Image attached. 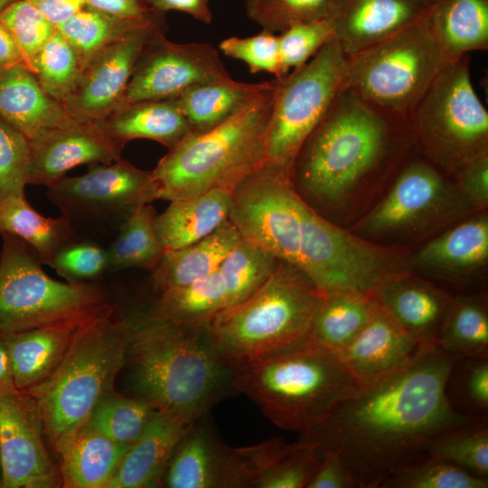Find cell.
Masks as SVG:
<instances>
[{
  "instance_id": "cell-42",
  "label": "cell",
  "mask_w": 488,
  "mask_h": 488,
  "mask_svg": "<svg viewBox=\"0 0 488 488\" xmlns=\"http://www.w3.org/2000/svg\"><path fill=\"white\" fill-rule=\"evenodd\" d=\"M155 412L145 400L112 390L98 401L87 420L113 441L130 446L142 435Z\"/></svg>"
},
{
  "instance_id": "cell-35",
  "label": "cell",
  "mask_w": 488,
  "mask_h": 488,
  "mask_svg": "<svg viewBox=\"0 0 488 488\" xmlns=\"http://www.w3.org/2000/svg\"><path fill=\"white\" fill-rule=\"evenodd\" d=\"M14 235L29 244L42 264L68 244L81 239L69 217H44L27 202L25 195L11 196L0 202V234Z\"/></svg>"
},
{
  "instance_id": "cell-11",
  "label": "cell",
  "mask_w": 488,
  "mask_h": 488,
  "mask_svg": "<svg viewBox=\"0 0 488 488\" xmlns=\"http://www.w3.org/2000/svg\"><path fill=\"white\" fill-rule=\"evenodd\" d=\"M346 55L335 39L276 80L264 160L288 170L305 138L343 89Z\"/></svg>"
},
{
  "instance_id": "cell-54",
  "label": "cell",
  "mask_w": 488,
  "mask_h": 488,
  "mask_svg": "<svg viewBox=\"0 0 488 488\" xmlns=\"http://www.w3.org/2000/svg\"><path fill=\"white\" fill-rule=\"evenodd\" d=\"M319 465L306 488H358L343 461L333 452L320 455Z\"/></svg>"
},
{
  "instance_id": "cell-3",
  "label": "cell",
  "mask_w": 488,
  "mask_h": 488,
  "mask_svg": "<svg viewBox=\"0 0 488 488\" xmlns=\"http://www.w3.org/2000/svg\"><path fill=\"white\" fill-rule=\"evenodd\" d=\"M122 318L136 397L157 411L190 425L234 390L235 367L217 349L207 322H176L153 309Z\"/></svg>"
},
{
  "instance_id": "cell-25",
  "label": "cell",
  "mask_w": 488,
  "mask_h": 488,
  "mask_svg": "<svg viewBox=\"0 0 488 488\" xmlns=\"http://www.w3.org/2000/svg\"><path fill=\"white\" fill-rule=\"evenodd\" d=\"M488 259V220L472 218L423 246L416 254L418 270L455 284L468 283Z\"/></svg>"
},
{
  "instance_id": "cell-23",
  "label": "cell",
  "mask_w": 488,
  "mask_h": 488,
  "mask_svg": "<svg viewBox=\"0 0 488 488\" xmlns=\"http://www.w3.org/2000/svg\"><path fill=\"white\" fill-rule=\"evenodd\" d=\"M378 305L419 344L437 347L441 324L453 298L446 291L405 271L393 274L372 292Z\"/></svg>"
},
{
  "instance_id": "cell-62",
  "label": "cell",
  "mask_w": 488,
  "mask_h": 488,
  "mask_svg": "<svg viewBox=\"0 0 488 488\" xmlns=\"http://www.w3.org/2000/svg\"><path fill=\"white\" fill-rule=\"evenodd\" d=\"M0 488H2V468H1V460H0Z\"/></svg>"
},
{
  "instance_id": "cell-20",
  "label": "cell",
  "mask_w": 488,
  "mask_h": 488,
  "mask_svg": "<svg viewBox=\"0 0 488 488\" xmlns=\"http://www.w3.org/2000/svg\"><path fill=\"white\" fill-rule=\"evenodd\" d=\"M28 184L50 186L75 166L110 163L123 148L98 121L75 120L29 140Z\"/></svg>"
},
{
  "instance_id": "cell-17",
  "label": "cell",
  "mask_w": 488,
  "mask_h": 488,
  "mask_svg": "<svg viewBox=\"0 0 488 488\" xmlns=\"http://www.w3.org/2000/svg\"><path fill=\"white\" fill-rule=\"evenodd\" d=\"M48 446L36 399L17 389L0 391L2 488L61 487Z\"/></svg>"
},
{
  "instance_id": "cell-34",
  "label": "cell",
  "mask_w": 488,
  "mask_h": 488,
  "mask_svg": "<svg viewBox=\"0 0 488 488\" xmlns=\"http://www.w3.org/2000/svg\"><path fill=\"white\" fill-rule=\"evenodd\" d=\"M376 307L372 294L340 289L324 293L314 312L309 341L337 352L361 333Z\"/></svg>"
},
{
  "instance_id": "cell-60",
  "label": "cell",
  "mask_w": 488,
  "mask_h": 488,
  "mask_svg": "<svg viewBox=\"0 0 488 488\" xmlns=\"http://www.w3.org/2000/svg\"><path fill=\"white\" fill-rule=\"evenodd\" d=\"M14 0H0V11L5 6L7 5L8 4H10L11 2H13Z\"/></svg>"
},
{
  "instance_id": "cell-43",
  "label": "cell",
  "mask_w": 488,
  "mask_h": 488,
  "mask_svg": "<svg viewBox=\"0 0 488 488\" xmlns=\"http://www.w3.org/2000/svg\"><path fill=\"white\" fill-rule=\"evenodd\" d=\"M488 478L475 476L427 452L395 470L380 488H487Z\"/></svg>"
},
{
  "instance_id": "cell-29",
  "label": "cell",
  "mask_w": 488,
  "mask_h": 488,
  "mask_svg": "<svg viewBox=\"0 0 488 488\" xmlns=\"http://www.w3.org/2000/svg\"><path fill=\"white\" fill-rule=\"evenodd\" d=\"M231 192L212 188L170 202L156 214L154 229L164 250L177 249L208 236L229 218Z\"/></svg>"
},
{
  "instance_id": "cell-2",
  "label": "cell",
  "mask_w": 488,
  "mask_h": 488,
  "mask_svg": "<svg viewBox=\"0 0 488 488\" xmlns=\"http://www.w3.org/2000/svg\"><path fill=\"white\" fill-rule=\"evenodd\" d=\"M415 147L408 117L342 89L298 150L291 180L319 203L341 205L392 177Z\"/></svg>"
},
{
  "instance_id": "cell-59",
  "label": "cell",
  "mask_w": 488,
  "mask_h": 488,
  "mask_svg": "<svg viewBox=\"0 0 488 488\" xmlns=\"http://www.w3.org/2000/svg\"><path fill=\"white\" fill-rule=\"evenodd\" d=\"M16 389L14 382L11 359L3 335H0V391Z\"/></svg>"
},
{
  "instance_id": "cell-1",
  "label": "cell",
  "mask_w": 488,
  "mask_h": 488,
  "mask_svg": "<svg viewBox=\"0 0 488 488\" xmlns=\"http://www.w3.org/2000/svg\"><path fill=\"white\" fill-rule=\"evenodd\" d=\"M459 358L420 348L408 365L361 389L301 439L314 444L319 455H338L358 488H380L436 435L474 418L456 411L446 395Z\"/></svg>"
},
{
  "instance_id": "cell-27",
  "label": "cell",
  "mask_w": 488,
  "mask_h": 488,
  "mask_svg": "<svg viewBox=\"0 0 488 488\" xmlns=\"http://www.w3.org/2000/svg\"><path fill=\"white\" fill-rule=\"evenodd\" d=\"M188 426L156 410L142 435L127 448L107 488L164 486L172 454Z\"/></svg>"
},
{
  "instance_id": "cell-6",
  "label": "cell",
  "mask_w": 488,
  "mask_h": 488,
  "mask_svg": "<svg viewBox=\"0 0 488 488\" xmlns=\"http://www.w3.org/2000/svg\"><path fill=\"white\" fill-rule=\"evenodd\" d=\"M322 296L297 266L278 260L258 289L206 324L221 354L235 367L307 343Z\"/></svg>"
},
{
  "instance_id": "cell-14",
  "label": "cell",
  "mask_w": 488,
  "mask_h": 488,
  "mask_svg": "<svg viewBox=\"0 0 488 488\" xmlns=\"http://www.w3.org/2000/svg\"><path fill=\"white\" fill-rule=\"evenodd\" d=\"M394 177L389 193L358 226L361 236L386 240L412 238L448 218L458 207V189L416 147Z\"/></svg>"
},
{
  "instance_id": "cell-24",
  "label": "cell",
  "mask_w": 488,
  "mask_h": 488,
  "mask_svg": "<svg viewBox=\"0 0 488 488\" xmlns=\"http://www.w3.org/2000/svg\"><path fill=\"white\" fill-rule=\"evenodd\" d=\"M129 446L117 443L86 419L51 446L65 488H107Z\"/></svg>"
},
{
  "instance_id": "cell-46",
  "label": "cell",
  "mask_w": 488,
  "mask_h": 488,
  "mask_svg": "<svg viewBox=\"0 0 488 488\" xmlns=\"http://www.w3.org/2000/svg\"><path fill=\"white\" fill-rule=\"evenodd\" d=\"M450 405L469 418L488 414V354L460 357L446 382Z\"/></svg>"
},
{
  "instance_id": "cell-56",
  "label": "cell",
  "mask_w": 488,
  "mask_h": 488,
  "mask_svg": "<svg viewBox=\"0 0 488 488\" xmlns=\"http://www.w3.org/2000/svg\"><path fill=\"white\" fill-rule=\"evenodd\" d=\"M86 6L121 17H143L152 11L145 0H85Z\"/></svg>"
},
{
  "instance_id": "cell-28",
  "label": "cell",
  "mask_w": 488,
  "mask_h": 488,
  "mask_svg": "<svg viewBox=\"0 0 488 488\" xmlns=\"http://www.w3.org/2000/svg\"><path fill=\"white\" fill-rule=\"evenodd\" d=\"M97 121L122 148L145 138L170 150L193 133L174 99L124 104Z\"/></svg>"
},
{
  "instance_id": "cell-16",
  "label": "cell",
  "mask_w": 488,
  "mask_h": 488,
  "mask_svg": "<svg viewBox=\"0 0 488 488\" xmlns=\"http://www.w3.org/2000/svg\"><path fill=\"white\" fill-rule=\"evenodd\" d=\"M231 79L212 44L175 43L162 32L141 52L119 106L174 99L196 85Z\"/></svg>"
},
{
  "instance_id": "cell-19",
  "label": "cell",
  "mask_w": 488,
  "mask_h": 488,
  "mask_svg": "<svg viewBox=\"0 0 488 488\" xmlns=\"http://www.w3.org/2000/svg\"><path fill=\"white\" fill-rule=\"evenodd\" d=\"M207 416L193 421L183 432L170 458L164 486L253 488V470L241 447L225 444Z\"/></svg>"
},
{
  "instance_id": "cell-39",
  "label": "cell",
  "mask_w": 488,
  "mask_h": 488,
  "mask_svg": "<svg viewBox=\"0 0 488 488\" xmlns=\"http://www.w3.org/2000/svg\"><path fill=\"white\" fill-rule=\"evenodd\" d=\"M155 216L154 206L145 203L120 225L117 237L107 249L108 271L126 268L154 271L164 252L154 229Z\"/></svg>"
},
{
  "instance_id": "cell-53",
  "label": "cell",
  "mask_w": 488,
  "mask_h": 488,
  "mask_svg": "<svg viewBox=\"0 0 488 488\" xmlns=\"http://www.w3.org/2000/svg\"><path fill=\"white\" fill-rule=\"evenodd\" d=\"M453 177L465 199L476 206L488 203V152L478 155Z\"/></svg>"
},
{
  "instance_id": "cell-12",
  "label": "cell",
  "mask_w": 488,
  "mask_h": 488,
  "mask_svg": "<svg viewBox=\"0 0 488 488\" xmlns=\"http://www.w3.org/2000/svg\"><path fill=\"white\" fill-rule=\"evenodd\" d=\"M302 203L290 170L264 160L232 190L228 219L242 239L298 267Z\"/></svg>"
},
{
  "instance_id": "cell-7",
  "label": "cell",
  "mask_w": 488,
  "mask_h": 488,
  "mask_svg": "<svg viewBox=\"0 0 488 488\" xmlns=\"http://www.w3.org/2000/svg\"><path fill=\"white\" fill-rule=\"evenodd\" d=\"M125 363L124 322L115 316L111 305L76 329L49 378L24 390L39 405L50 448L61 435L86 420L98 401L113 390Z\"/></svg>"
},
{
  "instance_id": "cell-31",
  "label": "cell",
  "mask_w": 488,
  "mask_h": 488,
  "mask_svg": "<svg viewBox=\"0 0 488 488\" xmlns=\"http://www.w3.org/2000/svg\"><path fill=\"white\" fill-rule=\"evenodd\" d=\"M82 324H59L3 335L15 388L24 391L49 378L61 361L76 329Z\"/></svg>"
},
{
  "instance_id": "cell-5",
  "label": "cell",
  "mask_w": 488,
  "mask_h": 488,
  "mask_svg": "<svg viewBox=\"0 0 488 488\" xmlns=\"http://www.w3.org/2000/svg\"><path fill=\"white\" fill-rule=\"evenodd\" d=\"M276 80L229 119L192 133L161 158L150 175L151 202L174 201L212 188L230 192L265 158V136Z\"/></svg>"
},
{
  "instance_id": "cell-26",
  "label": "cell",
  "mask_w": 488,
  "mask_h": 488,
  "mask_svg": "<svg viewBox=\"0 0 488 488\" xmlns=\"http://www.w3.org/2000/svg\"><path fill=\"white\" fill-rule=\"evenodd\" d=\"M0 117L28 140L76 120L23 63L1 71Z\"/></svg>"
},
{
  "instance_id": "cell-51",
  "label": "cell",
  "mask_w": 488,
  "mask_h": 488,
  "mask_svg": "<svg viewBox=\"0 0 488 488\" xmlns=\"http://www.w3.org/2000/svg\"><path fill=\"white\" fill-rule=\"evenodd\" d=\"M219 48L224 55L246 63L251 73L268 72L277 80L285 76L278 34L262 30L249 37L231 36L222 40Z\"/></svg>"
},
{
  "instance_id": "cell-9",
  "label": "cell",
  "mask_w": 488,
  "mask_h": 488,
  "mask_svg": "<svg viewBox=\"0 0 488 488\" xmlns=\"http://www.w3.org/2000/svg\"><path fill=\"white\" fill-rule=\"evenodd\" d=\"M470 64L467 54L446 65L409 115L416 149L448 176L488 152V112Z\"/></svg>"
},
{
  "instance_id": "cell-21",
  "label": "cell",
  "mask_w": 488,
  "mask_h": 488,
  "mask_svg": "<svg viewBox=\"0 0 488 488\" xmlns=\"http://www.w3.org/2000/svg\"><path fill=\"white\" fill-rule=\"evenodd\" d=\"M427 7L421 0H332L325 19L349 56L415 24Z\"/></svg>"
},
{
  "instance_id": "cell-4",
  "label": "cell",
  "mask_w": 488,
  "mask_h": 488,
  "mask_svg": "<svg viewBox=\"0 0 488 488\" xmlns=\"http://www.w3.org/2000/svg\"><path fill=\"white\" fill-rule=\"evenodd\" d=\"M233 388L278 427L301 436L360 390L337 356L310 341L235 366Z\"/></svg>"
},
{
  "instance_id": "cell-33",
  "label": "cell",
  "mask_w": 488,
  "mask_h": 488,
  "mask_svg": "<svg viewBox=\"0 0 488 488\" xmlns=\"http://www.w3.org/2000/svg\"><path fill=\"white\" fill-rule=\"evenodd\" d=\"M254 474L255 488H306L321 457L314 444L273 437L241 447Z\"/></svg>"
},
{
  "instance_id": "cell-30",
  "label": "cell",
  "mask_w": 488,
  "mask_h": 488,
  "mask_svg": "<svg viewBox=\"0 0 488 488\" xmlns=\"http://www.w3.org/2000/svg\"><path fill=\"white\" fill-rule=\"evenodd\" d=\"M424 18L447 64L488 49V0H436Z\"/></svg>"
},
{
  "instance_id": "cell-55",
  "label": "cell",
  "mask_w": 488,
  "mask_h": 488,
  "mask_svg": "<svg viewBox=\"0 0 488 488\" xmlns=\"http://www.w3.org/2000/svg\"><path fill=\"white\" fill-rule=\"evenodd\" d=\"M145 2L150 9L156 12L164 14L169 11L182 12L207 24L212 21L210 0H145Z\"/></svg>"
},
{
  "instance_id": "cell-44",
  "label": "cell",
  "mask_w": 488,
  "mask_h": 488,
  "mask_svg": "<svg viewBox=\"0 0 488 488\" xmlns=\"http://www.w3.org/2000/svg\"><path fill=\"white\" fill-rule=\"evenodd\" d=\"M28 68L42 89L62 104L76 87L84 63L72 45L57 31Z\"/></svg>"
},
{
  "instance_id": "cell-22",
  "label": "cell",
  "mask_w": 488,
  "mask_h": 488,
  "mask_svg": "<svg viewBox=\"0 0 488 488\" xmlns=\"http://www.w3.org/2000/svg\"><path fill=\"white\" fill-rule=\"evenodd\" d=\"M419 349L418 343L376 302L364 328L334 354L361 389L408 365Z\"/></svg>"
},
{
  "instance_id": "cell-15",
  "label": "cell",
  "mask_w": 488,
  "mask_h": 488,
  "mask_svg": "<svg viewBox=\"0 0 488 488\" xmlns=\"http://www.w3.org/2000/svg\"><path fill=\"white\" fill-rule=\"evenodd\" d=\"M150 175L120 158L89 164L82 175L64 176L48 186L46 195L72 223L121 225L139 206L151 203Z\"/></svg>"
},
{
  "instance_id": "cell-32",
  "label": "cell",
  "mask_w": 488,
  "mask_h": 488,
  "mask_svg": "<svg viewBox=\"0 0 488 488\" xmlns=\"http://www.w3.org/2000/svg\"><path fill=\"white\" fill-rule=\"evenodd\" d=\"M241 237L228 219L208 236L177 249L164 250L152 271L151 282L159 294L191 284L218 269Z\"/></svg>"
},
{
  "instance_id": "cell-57",
  "label": "cell",
  "mask_w": 488,
  "mask_h": 488,
  "mask_svg": "<svg viewBox=\"0 0 488 488\" xmlns=\"http://www.w3.org/2000/svg\"><path fill=\"white\" fill-rule=\"evenodd\" d=\"M55 26L86 6L85 0H26Z\"/></svg>"
},
{
  "instance_id": "cell-58",
  "label": "cell",
  "mask_w": 488,
  "mask_h": 488,
  "mask_svg": "<svg viewBox=\"0 0 488 488\" xmlns=\"http://www.w3.org/2000/svg\"><path fill=\"white\" fill-rule=\"evenodd\" d=\"M19 63L24 64L23 55L11 33L0 22V69Z\"/></svg>"
},
{
  "instance_id": "cell-36",
  "label": "cell",
  "mask_w": 488,
  "mask_h": 488,
  "mask_svg": "<svg viewBox=\"0 0 488 488\" xmlns=\"http://www.w3.org/2000/svg\"><path fill=\"white\" fill-rule=\"evenodd\" d=\"M269 81L247 83L233 79L192 87L174 98L193 133L223 123L266 89Z\"/></svg>"
},
{
  "instance_id": "cell-47",
  "label": "cell",
  "mask_w": 488,
  "mask_h": 488,
  "mask_svg": "<svg viewBox=\"0 0 488 488\" xmlns=\"http://www.w3.org/2000/svg\"><path fill=\"white\" fill-rule=\"evenodd\" d=\"M332 0H245L247 16L262 30L279 34L291 25L325 19Z\"/></svg>"
},
{
  "instance_id": "cell-37",
  "label": "cell",
  "mask_w": 488,
  "mask_h": 488,
  "mask_svg": "<svg viewBox=\"0 0 488 488\" xmlns=\"http://www.w3.org/2000/svg\"><path fill=\"white\" fill-rule=\"evenodd\" d=\"M436 346L460 357L488 354V309L483 293L453 296Z\"/></svg>"
},
{
  "instance_id": "cell-49",
  "label": "cell",
  "mask_w": 488,
  "mask_h": 488,
  "mask_svg": "<svg viewBox=\"0 0 488 488\" xmlns=\"http://www.w3.org/2000/svg\"><path fill=\"white\" fill-rule=\"evenodd\" d=\"M29 164V140L0 117V202L25 195Z\"/></svg>"
},
{
  "instance_id": "cell-10",
  "label": "cell",
  "mask_w": 488,
  "mask_h": 488,
  "mask_svg": "<svg viewBox=\"0 0 488 488\" xmlns=\"http://www.w3.org/2000/svg\"><path fill=\"white\" fill-rule=\"evenodd\" d=\"M446 65L423 17L398 33L346 56L343 89L375 107L409 118Z\"/></svg>"
},
{
  "instance_id": "cell-8",
  "label": "cell",
  "mask_w": 488,
  "mask_h": 488,
  "mask_svg": "<svg viewBox=\"0 0 488 488\" xmlns=\"http://www.w3.org/2000/svg\"><path fill=\"white\" fill-rule=\"evenodd\" d=\"M0 235V335L82 324L111 305L102 287L52 278L29 244L9 233Z\"/></svg>"
},
{
  "instance_id": "cell-52",
  "label": "cell",
  "mask_w": 488,
  "mask_h": 488,
  "mask_svg": "<svg viewBox=\"0 0 488 488\" xmlns=\"http://www.w3.org/2000/svg\"><path fill=\"white\" fill-rule=\"evenodd\" d=\"M48 265L68 282L88 283L108 271L107 249L80 239L58 251Z\"/></svg>"
},
{
  "instance_id": "cell-48",
  "label": "cell",
  "mask_w": 488,
  "mask_h": 488,
  "mask_svg": "<svg viewBox=\"0 0 488 488\" xmlns=\"http://www.w3.org/2000/svg\"><path fill=\"white\" fill-rule=\"evenodd\" d=\"M0 22L16 42L26 67L57 32L43 14L26 0H14L0 11Z\"/></svg>"
},
{
  "instance_id": "cell-63",
  "label": "cell",
  "mask_w": 488,
  "mask_h": 488,
  "mask_svg": "<svg viewBox=\"0 0 488 488\" xmlns=\"http://www.w3.org/2000/svg\"><path fill=\"white\" fill-rule=\"evenodd\" d=\"M2 70H3V69H0V74H1Z\"/></svg>"
},
{
  "instance_id": "cell-50",
  "label": "cell",
  "mask_w": 488,
  "mask_h": 488,
  "mask_svg": "<svg viewBox=\"0 0 488 488\" xmlns=\"http://www.w3.org/2000/svg\"><path fill=\"white\" fill-rule=\"evenodd\" d=\"M333 39L334 34L327 19L297 23L279 33L284 75L306 63Z\"/></svg>"
},
{
  "instance_id": "cell-38",
  "label": "cell",
  "mask_w": 488,
  "mask_h": 488,
  "mask_svg": "<svg viewBox=\"0 0 488 488\" xmlns=\"http://www.w3.org/2000/svg\"><path fill=\"white\" fill-rule=\"evenodd\" d=\"M165 14L152 11L143 17H121L88 6L56 25L57 31L86 62L127 33L154 23Z\"/></svg>"
},
{
  "instance_id": "cell-45",
  "label": "cell",
  "mask_w": 488,
  "mask_h": 488,
  "mask_svg": "<svg viewBox=\"0 0 488 488\" xmlns=\"http://www.w3.org/2000/svg\"><path fill=\"white\" fill-rule=\"evenodd\" d=\"M277 263L278 259L275 257L241 239L218 267L230 306L258 289L273 273Z\"/></svg>"
},
{
  "instance_id": "cell-13",
  "label": "cell",
  "mask_w": 488,
  "mask_h": 488,
  "mask_svg": "<svg viewBox=\"0 0 488 488\" xmlns=\"http://www.w3.org/2000/svg\"><path fill=\"white\" fill-rule=\"evenodd\" d=\"M298 267L324 294L350 289L372 294L388 277L404 271L376 244L342 230L303 201Z\"/></svg>"
},
{
  "instance_id": "cell-40",
  "label": "cell",
  "mask_w": 488,
  "mask_h": 488,
  "mask_svg": "<svg viewBox=\"0 0 488 488\" xmlns=\"http://www.w3.org/2000/svg\"><path fill=\"white\" fill-rule=\"evenodd\" d=\"M230 306L218 269L183 286L159 294L153 311L176 322L206 323Z\"/></svg>"
},
{
  "instance_id": "cell-41",
  "label": "cell",
  "mask_w": 488,
  "mask_h": 488,
  "mask_svg": "<svg viewBox=\"0 0 488 488\" xmlns=\"http://www.w3.org/2000/svg\"><path fill=\"white\" fill-rule=\"evenodd\" d=\"M424 452L479 477L488 478L487 416L471 418L432 437Z\"/></svg>"
},
{
  "instance_id": "cell-18",
  "label": "cell",
  "mask_w": 488,
  "mask_h": 488,
  "mask_svg": "<svg viewBox=\"0 0 488 488\" xmlns=\"http://www.w3.org/2000/svg\"><path fill=\"white\" fill-rule=\"evenodd\" d=\"M165 31L164 16L127 33L92 56L76 87L62 102L67 112L76 120L97 121L117 108L144 48Z\"/></svg>"
},
{
  "instance_id": "cell-61",
  "label": "cell",
  "mask_w": 488,
  "mask_h": 488,
  "mask_svg": "<svg viewBox=\"0 0 488 488\" xmlns=\"http://www.w3.org/2000/svg\"><path fill=\"white\" fill-rule=\"evenodd\" d=\"M424 4H426L427 5H430L431 4H433L434 2H436V0H421Z\"/></svg>"
}]
</instances>
